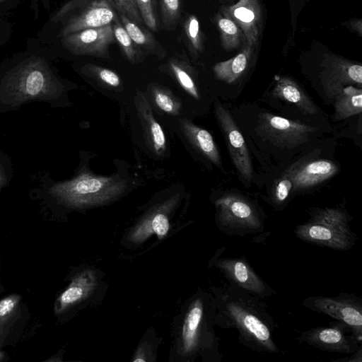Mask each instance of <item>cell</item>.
<instances>
[{
    "instance_id": "obj_1",
    "label": "cell",
    "mask_w": 362,
    "mask_h": 362,
    "mask_svg": "<svg viewBox=\"0 0 362 362\" xmlns=\"http://www.w3.org/2000/svg\"><path fill=\"white\" fill-rule=\"evenodd\" d=\"M215 304V325L237 331L240 344L259 353L278 354L274 338L277 325L264 299L234 284L210 287Z\"/></svg>"
},
{
    "instance_id": "obj_2",
    "label": "cell",
    "mask_w": 362,
    "mask_h": 362,
    "mask_svg": "<svg viewBox=\"0 0 362 362\" xmlns=\"http://www.w3.org/2000/svg\"><path fill=\"white\" fill-rule=\"evenodd\" d=\"M212 294L201 288L185 300L172 322L170 362H221Z\"/></svg>"
},
{
    "instance_id": "obj_3",
    "label": "cell",
    "mask_w": 362,
    "mask_h": 362,
    "mask_svg": "<svg viewBox=\"0 0 362 362\" xmlns=\"http://www.w3.org/2000/svg\"><path fill=\"white\" fill-rule=\"evenodd\" d=\"M62 89L46 62L31 57L11 70L3 79L1 93L8 104L56 98Z\"/></svg>"
},
{
    "instance_id": "obj_4",
    "label": "cell",
    "mask_w": 362,
    "mask_h": 362,
    "mask_svg": "<svg viewBox=\"0 0 362 362\" xmlns=\"http://www.w3.org/2000/svg\"><path fill=\"white\" fill-rule=\"evenodd\" d=\"M127 186V182L118 176L83 173L71 180L54 185L50 192L71 208L86 209L116 200Z\"/></svg>"
},
{
    "instance_id": "obj_5",
    "label": "cell",
    "mask_w": 362,
    "mask_h": 362,
    "mask_svg": "<svg viewBox=\"0 0 362 362\" xmlns=\"http://www.w3.org/2000/svg\"><path fill=\"white\" fill-rule=\"evenodd\" d=\"M105 276V273L95 266L77 267L69 284L55 300V316L71 317L85 308L100 304L107 289Z\"/></svg>"
},
{
    "instance_id": "obj_6",
    "label": "cell",
    "mask_w": 362,
    "mask_h": 362,
    "mask_svg": "<svg viewBox=\"0 0 362 362\" xmlns=\"http://www.w3.org/2000/svg\"><path fill=\"white\" fill-rule=\"evenodd\" d=\"M218 230L229 236L245 237L264 232L265 216L255 204L236 193H226L214 201Z\"/></svg>"
},
{
    "instance_id": "obj_7",
    "label": "cell",
    "mask_w": 362,
    "mask_h": 362,
    "mask_svg": "<svg viewBox=\"0 0 362 362\" xmlns=\"http://www.w3.org/2000/svg\"><path fill=\"white\" fill-rule=\"evenodd\" d=\"M180 202V194L177 193L148 208L124 231L120 240L122 246L128 250H136L153 236L156 238L157 243L177 232V226L173 219Z\"/></svg>"
},
{
    "instance_id": "obj_8",
    "label": "cell",
    "mask_w": 362,
    "mask_h": 362,
    "mask_svg": "<svg viewBox=\"0 0 362 362\" xmlns=\"http://www.w3.org/2000/svg\"><path fill=\"white\" fill-rule=\"evenodd\" d=\"M119 18L111 0H70L51 18L62 25V37L88 28L112 24Z\"/></svg>"
},
{
    "instance_id": "obj_9",
    "label": "cell",
    "mask_w": 362,
    "mask_h": 362,
    "mask_svg": "<svg viewBox=\"0 0 362 362\" xmlns=\"http://www.w3.org/2000/svg\"><path fill=\"white\" fill-rule=\"evenodd\" d=\"M225 247L217 249L209 259L208 268L220 271L228 283H232L264 300L276 295V292L258 275L245 257H223Z\"/></svg>"
},
{
    "instance_id": "obj_10",
    "label": "cell",
    "mask_w": 362,
    "mask_h": 362,
    "mask_svg": "<svg viewBox=\"0 0 362 362\" xmlns=\"http://www.w3.org/2000/svg\"><path fill=\"white\" fill-rule=\"evenodd\" d=\"M297 340L322 351L346 354H352L362 346V337L357 336L346 324L337 320L327 326L302 332Z\"/></svg>"
},
{
    "instance_id": "obj_11",
    "label": "cell",
    "mask_w": 362,
    "mask_h": 362,
    "mask_svg": "<svg viewBox=\"0 0 362 362\" xmlns=\"http://www.w3.org/2000/svg\"><path fill=\"white\" fill-rule=\"evenodd\" d=\"M302 305L310 310L327 315L346 324L362 337V299L354 293H341L334 296H308Z\"/></svg>"
},
{
    "instance_id": "obj_12",
    "label": "cell",
    "mask_w": 362,
    "mask_h": 362,
    "mask_svg": "<svg viewBox=\"0 0 362 362\" xmlns=\"http://www.w3.org/2000/svg\"><path fill=\"white\" fill-rule=\"evenodd\" d=\"M257 130L274 146L291 149L308 142L310 135L317 129L272 113L262 112L257 117Z\"/></svg>"
},
{
    "instance_id": "obj_13",
    "label": "cell",
    "mask_w": 362,
    "mask_h": 362,
    "mask_svg": "<svg viewBox=\"0 0 362 362\" xmlns=\"http://www.w3.org/2000/svg\"><path fill=\"white\" fill-rule=\"evenodd\" d=\"M320 79L326 95L334 100L347 86H362V66L342 57L325 54L321 63Z\"/></svg>"
},
{
    "instance_id": "obj_14",
    "label": "cell",
    "mask_w": 362,
    "mask_h": 362,
    "mask_svg": "<svg viewBox=\"0 0 362 362\" xmlns=\"http://www.w3.org/2000/svg\"><path fill=\"white\" fill-rule=\"evenodd\" d=\"M215 114L223 131L233 165L240 176L247 182H250L253 177V168L243 136L231 114L222 104H216Z\"/></svg>"
},
{
    "instance_id": "obj_15",
    "label": "cell",
    "mask_w": 362,
    "mask_h": 362,
    "mask_svg": "<svg viewBox=\"0 0 362 362\" xmlns=\"http://www.w3.org/2000/svg\"><path fill=\"white\" fill-rule=\"evenodd\" d=\"M112 24L67 35L62 37V44L76 55L109 58L108 49L115 40Z\"/></svg>"
},
{
    "instance_id": "obj_16",
    "label": "cell",
    "mask_w": 362,
    "mask_h": 362,
    "mask_svg": "<svg viewBox=\"0 0 362 362\" xmlns=\"http://www.w3.org/2000/svg\"><path fill=\"white\" fill-rule=\"evenodd\" d=\"M221 13L232 20L242 30L246 43L255 50L261 40L263 21L259 0H239L236 4L223 6Z\"/></svg>"
},
{
    "instance_id": "obj_17",
    "label": "cell",
    "mask_w": 362,
    "mask_h": 362,
    "mask_svg": "<svg viewBox=\"0 0 362 362\" xmlns=\"http://www.w3.org/2000/svg\"><path fill=\"white\" fill-rule=\"evenodd\" d=\"M294 233L304 242L340 251L351 250L358 239L355 233H346L331 226L310 221L297 226Z\"/></svg>"
},
{
    "instance_id": "obj_18",
    "label": "cell",
    "mask_w": 362,
    "mask_h": 362,
    "mask_svg": "<svg viewBox=\"0 0 362 362\" xmlns=\"http://www.w3.org/2000/svg\"><path fill=\"white\" fill-rule=\"evenodd\" d=\"M339 166L332 160L321 159L291 167L284 173L293 182L291 192L307 190L330 179L339 172Z\"/></svg>"
},
{
    "instance_id": "obj_19",
    "label": "cell",
    "mask_w": 362,
    "mask_h": 362,
    "mask_svg": "<svg viewBox=\"0 0 362 362\" xmlns=\"http://www.w3.org/2000/svg\"><path fill=\"white\" fill-rule=\"evenodd\" d=\"M135 106L149 148L157 155H163L166 149V136L155 119L146 98L140 90H137L135 95Z\"/></svg>"
},
{
    "instance_id": "obj_20",
    "label": "cell",
    "mask_w": 362,
    "mask_h": 362,
    "mask_svg": "<svg viewBox=\"0 0 362 362\" xmlns=\"http://www.w3.org/2000/svg\"><path fill=\"white\" fill-rule=\"evenodd\" d=\"M180 129L194 148L218 168L222 167L221 158L211 134L187 119H180Z\"/></svg>"
},
{
    "instance_id": "obj_21",
    "label": "cell",
    "mask_w": 362,
    "mask_h": 362,
    "mask_svg": "<svg viewBox=\"0 0 362 362\" xmlns=\"http://www.w3.org/2000/svg\"><path fill=\"white\" fill-rule=\"evenodd\" d=\"M272 95L275 98L294 104L304 114L315 115L317 109L298 83L288 76L276 80Z\"/></svg>"
},
{
    "instance_id": "obj_22",
    "label": "cell",
    "mask_w": 362,
    "mask_h": 362,
    "mask_svg": "<svg viewBox=\"0 0 362 362\" xmlns=\"http://www.w3.org/2000/svg\"><path fill=\"white\" fill-rule=\"evenodd\" d=\"M241 51L226 61L216 63L213 67L215 77L228 84L238 81L249 67L255 49L246 42Z\"/></svg>"
},
{
    "instance_id": "obj_23",
    "label": "cell",
    "mask_w": 362,
    "mask_h": 362,
    "mask_svg": "<svg viewBox=\"0 0 362 362\" xmlns=\"http://www.w3.org/2000/svg\"><path fill=\"white\" fill-rule=\"evenodd\" d=\"M21 297L13 293L0 300V348L6 344L12 328L21 317Z\"/></svg>"
},
{
    "instance_id": "obj_24",
    "label": "cell",
    "mask_w": 362,
    "mask_h": 362,
    "mask_svg": "<svg viewBox=\"0 0 362 362\" xmlns=\"http://www.w3.org/2000/svg\"><path fill=\"white\" fill-rule=\"evenodd\" d=\"M334 119L341 120L358 114L362 110V90L354 86H347L334 99Z\"/></svg>"
},
{
    "instance_id": "obj_25",
    "label": "cell",
    "mask_w": 362,
    "mask_h": 362,
    "mask_svg": "<svg viewBox=\"0 0 362 362\" xmlns=\"http://www.w3.org/2000/svg\"><path fill=\"white\" fill-rule=\"evenodd\" d=\"M309 215L310 218L308 221L327 225L346 233H354L349 226L352 217L344 209L317 208L310 210Z\"/></svg>"
},
{
    "instance_id": "obj_26",
    "label": "cell",
    "mask_w": 362,
    "mask_h": 362,
    "mask_svg": "<svg viewBox=\"0 0 362 362\" xmlns=\"http://www.w3.org/2000/svg\"><path fill=\"white\" fill-rule=\"evenodd\" d=\"M119 18L133 42L137 46L144 48L148 52L161 56V57L164 55L163 48L148 30L140 27L138 23L124 15L119 14Z\"/></svg>"
},
{
    "instance_id": "obj_27",
    "label": "cell",
    "mask_w": 362,
    "mask_h": 362,
    "mask_svg": "<svg viewBox=\"0 0 362 362\" xmlns=\"http://www.w3.org/2000/svg\"><path fill=\"white\" fill-rule=\"evenodd\" d=\"M215 21L220 33L221 45L226 51H231L245 43V36L240 28L232 20L218 13Z\"/></svg>"
},
{
    "instance_id": "obj_28",
    "label": "cell",
    "mask_w": 362,
    "mask_h": 362,
    "mask_svg": "<svg viewBox=\"0 0 362 362\" xmlns=\"http://www.w3.org/2000/svg\"><path fill=\"white\" fill-rule=\"evenodd\" d=\"M162 342L154 328L149 327L141 337L132 358V362H155L158 349Z\"/></svg>"
},
{
    "instance_id": "obj_29",
    "label": "cell",
    "mask_w": 362,
    "mask_h": 362,
    "mask_svg": "<svg viewBox=\"0 0 362 362\" xmlns=\"http://www.w3.org/2000/svg\"><path fill=\"white\" fill-rule=\"evenodd\" d=\"M169 68L180 86L192 98L199 99L197 86L187 64L171 58L169 60Z\"/></svg>"
},
{
    "instance_id": "obj_30",
    "label": "cell",
    "mask_w": 362,
    "mask_h": 362,
    "mask_svg": "<svg viewBox=\"0 0 362 362\" xmlns=\"http://www.w3.org/2000/svg\"><path fill=\"white\" fill-rule=\"evenodd\" d=\"M112 27L115 39L118 42L124 55L131 63L138 62L141 57L139 49L121 23L119 18L112 23Z\"/></svg>"
},
{
    "instance_id": "obj_31",
    "label": "cell",
    "mask_w": 362,
    "mask_h": 362,
    "mask_svg": "<svg viewBox=\"0 0 362 362\" xmlns=\"http://www.w3.org/2000/svg\"><path fill=\"white\" fill-rule=\"evenodd\" d=\"M151 93L154 103L160 110L173 116L180 114L181 103L168 88L152 85Z\"/></svg>"
},
{
    "instance_id": "obj_32",
    "label": "cell",
    "mask_w": 362,
    "mask_h": 362,
    "mask_svg": "<svg viewBox=\"0 0 362 362\" xmlns=\"http://www.w3.org/2000/svg\"><path fill=\"white\" fill-rule=\"evenodd\" d=\"M183 30L187 45L192 54L197 57L204 51L203 35L199 21L195 15H189L186 18Z\"/></svg>"
},
{
    "instance_id": "obj_33",
    "label": "cell",
    "mask_w": 362,
    "mask_h": 362,
    "mask_svg": "<svg viewBox=\"0 0 362 362\" xmlns=\"http://www.w3.org/2000/svg\"><path fill=\"white\" fill-rule=\"evenodd\" d=\"M83 70L86 74L94 77L110 87L117 88L121 84L119 76L110 69L95 64H86L83 67Z\"/></svg>"
},
{
    "instance_id": "obj_34",
    "label": "cell",
    "mask_w": 362,
    "mask_h": 362,
    "mask_svg": "<svg viewBox=\"0 0 362 362\" xmlns=\"http://www.w3.org/2000/svg\"><path fill=\"white\" fill-rule=\"evenodd\" d=\"M162 21L167 28H173L180 17V0H159Z\"/></svg>"
},
{
    "instance_id": "obj_35",
    "label": "cell",
    "mask_w": 362,
    "mask_h": 362,
    "mask_svg": "<svg viewBox=\"0 0 362 362\" xmlns=\"http://www.w3.org/2000/svg\"><path fill=\"white\" fill-rule=\"evenodd\" d=\"M292 189L293 182L290 177L284 173V175L275 182L273 189L272 201L276 208L284 204Z\"/></svg>"
},
{
    "instance_id": "obj_36",
    "label": "cell",
    "mask_w": 362,
    "mask_h": 362,
    "mask_svg": "<svg viewBox=\"0 0 362 362\" xmlns=\"http://www.w3.org/2000/svg\"><path fill=\"white\" fill-rule=\"evenodd\" d=\"M144 24L151 30H158L156 8L153 0H136Z\"/></svg>"
},
{
    "instance_id": "obj_37",
    "label": "cell",
    "mask_w": 362,
    "mask_h": 362,
    "mask_svg": "<svg viewBox=\"0 0 362 362\" xmlns=\"http://www.w3.org/2000/svg\"><path fill=\"white\" fill-rule=\"evenodd\" d=\"M115 8L119 14H122L136 22L144 23L136 0H111Z\"/></svg>"
},
{
    "instance_id": "obj_38",
    "label": "cell",
    "mask_w": 362,
    "mask_h": 362,
    "mask_svg": "<svg viewBox=\"0 0 362 362\" xmlns=\"http://www.w3.org/2000/svg\"><path fill=\"white\" fill-rule=\"evenodd\" d=\"M348 28H351L353 31L357 33L360 36L362 34V20L361 18H356L351 20L349 23H346Z\"/></svg>"
},
{
    "instance_id": "obj_39",
    "label": "cell",
    "mask_w": 362,
    "mask_h": 362,
    "mask_svg": "<svg viewBox=\"0 0 362 362\" xmlns=\"http://www.w3.org/2000/svg\"><path fill=\"white\" fill-rule=\"evenodd\" d=\"M362 361V346L356 351L352 354L351 358H345L334 360V361H345V362H361Z\"/></svg>"
},
{
    "instance_id": "obj_40",
    "label": "cell",
    "mask_w": 362,
    "mask_h": 362,
    "mask_svg": "<svg viewBox=\"0 0 362 362\" xmlns=\"http://www.w3.org/2000/svg\"><path fill=\"white\" fill-rule=\"evenodd\" d=\"M4 183H5L4 174V172L1 169V168L0 167V188L4 185Z\"/></svg>"
},
{
    "instance_id": "obj_41",
    "label": "cell",
    "mask_w": 362,
    "mask_h": 362,
    "mask_svg": "<svg viewBox=\"0 0 362 362\" xmlns=\"http://www.w3.org/2000/svg\"><path fill=\"white\" fill-rule=\"evenodd\" d=\"M5 358L4 354L0 350V361Z\"/></svg>"
},
{
    "instance_id": "obj_42",
    "label": "cell",
    "mask_w": 362,
    "mask_h": 362,
    "mask_svg": "<svg viewBox=\"0 0 362 362\" xmlns=\"http://www.w3.org/2000/svg\"><path fill=\"white\" fill-rule=\"evenodd\" d=\"M4 1V0H0V1Z\"/></svg>"
}]
</instances>
